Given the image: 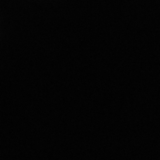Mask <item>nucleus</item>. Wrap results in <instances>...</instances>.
Segmentation results:
<instances>
[]
</instances>
